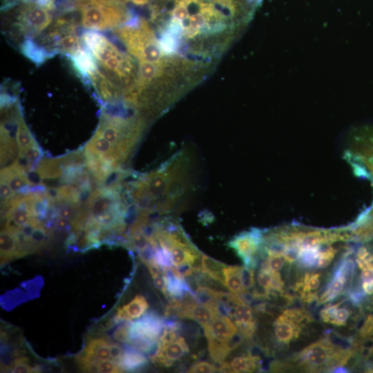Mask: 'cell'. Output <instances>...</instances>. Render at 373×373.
<instances>
[{
    "instance_id": "f1b7e54d",
    "label": "cell",
    "mask_w": 373,
    "mask_h": 373,
    "mask_svg": "<svg viewBox=\"0 0 373 373\" xmlns=\"http://www.w3.org/2000/svg\"><path fill=\"white\" fill-rule=\"evenodd\" d=\"M131 321L122 322L113 332V338L121 343H129L131 341L130 327Z\"/></svg>"
},
{
    "instance_id": "5bb4252c",
    "label": "cell",
    "mask_w": 373,
    "mask_h": 373,
    "mask_svg": "<svg viewBox=\"0 0 373 373\" xmlns=\"http://www.w3.org/2000/svg\"><path fill=\"white\" fill-rule=\"evenodd\" d=\"M261 359L251 353L238 356L231 362H223L218 367L220 372H254L260 370Z\"/></svg>"
},
{
    "instance_id": "30bf717a",
    "label": "cell",
    "mask_w": 373,
    "mask_h": 373,
    "mask_svg": "<svg viewBox=\"0 0 373 373\" xmlns=\"http://www.w3.org/2000/svg\"><path fill=\"white\" fill-rule=\"evenodd\" d=\"M76 360L83 371L95 372L99 361L111 360L110 343L103 338L89 339Z\"/></svg>"
},
{
    "instance_id": "7402d4cb",
    "label": "cell",
    "mask_w": 373,
    "mask_h": 373,
    "mask_svg": "<svg viewBox=\"0 0 373 373\" xmlns=\"http://www.w3.org/2000/svg\"><path fill=\"white\" fill-rule=\"evenodd\" d=\"M37 175L41 179L51 180L62 178L64 174L63 159H45L40 161Z\"/></svg>"
},
{
    "instance_id": "ba28073f",
    "label": "cell",
    "mask_w": 373,
    "mask_h": 373,
    "mask_svg": "<svg viewBox=\"0 0 373 373\" xmlns=\"http://www.w3.org/2000/svg\"><path fill=\"white\" fill-rule=\"evenodd\" d=\"M229 305L232 306L231 318L245 339H251L256 330L254 310L240 296L231 292Z\"/></svg>"
},
{
    "instance_id": "2e32d148",
    "label": "cell",
    "mask_w": 373,
    "mask_h": 373,
    "mask_svg": "<svg viewBox=\"0 0 373 373\" xmlns=\"http://www.w3.org/2000/svg\"><path fill=\"white\" fill-rule=\"evenodd\" d=\"M1 179L8 183L15 194L18 192H24L25 188L31 185L26 171L15 163L1 169Z\"/></svg>"
},
{
    "instance_id": "e0dca14e",
    "label": "cell",
    "mask_w": 373,
    "mask_h": 373,
    "mask_svg": "<svg viewBox=\"0 0 373 373\" xmlns=\"http://www.w3.org/2000/svg\"><path fill=\"white\" fill-rule=\"evenodd\" d=\"M345 300L335 304L326 305L320 312V318L326 323L335 326H345L352 311L344 304Z\"/></svg>"
},
{
    "instance_id": "d590c367",
    "label": "cell",
    "mask_w": 373,
    "mask_h": 373,
    "mask_svg": "<svg viewBox=\"0 0 373 373\" xmlns=\"http://www.w3.org/2000/svg\"><path fill=\"white\" fill-rule=\"evenodd\" d=\"M161 46L163 50L166 52L173 50L175 41L173 38L169 36L164 37L161 42Z\"/></svg>"
},
{
    "instance_id": "9a60e30c",
    "label": "cell",
    "mask_w": 373,
    "mask_h": 373,
    "mask_svg": "<svg viewBox=\"0 0 373 373\" xmlns=\"http://www.w3.org/2000/svg\"><path fill=\"white\" fill-rule=\"evenodd\" d=\"M352 283L336 267L325 291L317 299V304L321 305L333 300L344 291H349Z\"/></svg>"
},
{
    "instance_id": "d6986e66",
    "label": "cell",
    "mask_w": 373,
    "mask_h": 373,
    "mask_svg": "<svg viewBox=\"0 0 373 373\" xmlns=\"http://www.w3.org/2000/svg\"><path fill=\"white\" fill-rule=\"evenodd\" d=\"M242 269L243 267L226 265L223 270L224 286L240 297L249 293L244 286Z\"/></svg>"
},
{
    "instance_id": "cb8c5ba5",
    "label": "cell",
    "mask_w": 373,
    "mask_h": 373,
    "mask_svg": "<svg viewBox=\"0 0 373 373\" xmlns=\"http://www.w3.org/2000/svg\"><path fill=\"white\" fill-rule=\"evenodd\" d=\"M227 265L214 260L204 254L202 256V271L213 279L224 286L223 270Z\"/></svg>"
},
{
    "instance_id": "5b68a950",
    "label": "cell",
    "mask_w": 373,
    "mask_h": 373,
    "mask_svg": "<svg viewBox=\"0 0 373 373\" xmlns=\"http://www.w3.org/2000/svg\"><path fill=\"white\" fill-rule=\"evenodd\" d=\"M312 321L305 309H287L276 318L274 323V334L278 343L289 345L297 339L303 328Z\"/></svg>"
},
{
    "instance_id": "3957f363",
    "label": "cell",
    "mask_w": 373,
    "mask_h": 373,
    "mask_svg": "<svg viewBox=\"0 0 373 373\" xmlns=\"http://www.w3.org/2000/svg\"><path fill=\"white\" fill-rule=\"evenodd\" d=\"M203 328L209 355L219 364L245 339L228 316L218 314Z\"/></svg>"
},
{
    "instance_id": "277c9868",
    "label": "cell",
    "mask_w": 373,
    "mask_h": 373,
    "mask_svg": "<svg viewBox=\"0 0 373 373\" xmlns=\"http://www.w3.org/2000/svg\"><path fill=\"white\" fill-rule=\"evenodd\" d=\"M75 7L82 12L84 26L93 30L113 27L124 15L117 3L104 4L98 0H75Z\"/></svg>"
},
{
    "instance_id": "d6a6232c",
    "label": "cell",
    "mask_w": 373,
    "mask_h": 373,
    "mask_svg": "<svg viewBox=\"0 0 373 373\" xmlns=\"http://www.w3.org/2000/svg\"><path fill=\"white\" fill-rule=\"evenodd\" d=\"M124 350L117 343H110L111 360L119 364Z\"/></svg>"
},
{
    "instance_id": "7c38bea8",
    "label": "cell",
    "mask_w": 373,
    "mask_h": 373,
    "mask_svg": "<svg viewBox=\"0 0 373 373\" xmlns=\"http://www.w3.org/2000/svg\"><path fill=\"white\" fill-rule=\"evenodd\" d=\"M52 17L48 10L35 3L25 7L21 15V25L25 30L38 33L51 22Z\"/></svg>"
},
{
    "instance_id": "e575fe53",
    "label": "cell",
    "mask_w": 373,
    "mask_h": 373,
    "mask_svg": "<svg viewBox=\"0 0 373 373\" xmlns=\"http://www.w3.org/2000/svg\"><path fill=\"white\" fill-rule=\"evenodd\" d=\"M173 16L175 17V19L179 21H183L188 18L189 11L186 6H185L182 3L179 4L173 10Z\"/></svg>"
},
{
    "instance_id": "d4e9b609",
    "label": "cell",
    "mask_w": 373,
    "mask_h": 373,
    "mask_svg": "<svg viewBox=\"0 0 373 373\" xmlns=\"http://www.w3.org/2000/svg\"><path fill=\"white\" fill-rule=\"evenodd\" d=\"M23 54L36 64H41L47 57L46 52L31 40H26L22 47Z\"/></svg>"
},
{
    "instance_id": "6da1fadb",
    "label": "cell",
    "mask_w": 373,
    "mask_h": 373,
    "mask_svg": "<svg viewBox=\"0 0 373 373\" xmlns=\"http://www.w3.org/2000/svg\"><path fill=\"white\" fill-rule=\"evenodd\" d=\"M181 155L175 156L160 169L135 180L127 190L129 202L135 205L137 212L148 214L153 211H170L184 192L185 182Z\"/></svg>"
},
{
    "instance_id": "ac0fdd59",
    "label": "cell",
    "mask_w": 373,
    "mask_h": 373,
    "mask_svg": "<svg viewBox=\"0 0 373 373\" xmlns=\"http://www.w3.org/2000/svg\"><path fill=\"white\" fill-rule=\"evenodd\" d=\"M148 307L146 298L142 295H137L130 303L117 309L113 320L117 324L138 318L145 313Z\"/></svg>"
},
{
    "instance_id": "44dd1931",
    "label": "cell",
    "mask_w": 373,
    "mask_h": 373,
    "mask_svg": "<svg viewBox=\"0 0 373 373\" xmlns=\"http://www.w3.org/2000/svg\"><path fill=\"white\" fill-rule=\"evenodd\" d=\"M16 141L19 148V159L17 161H21L25 157L26 152L37 142L32 133L26 125L23 118L19 115L17 116V129L15 133Z\"/></svg>"
},
{
    "instance_id": "9c48e42d",
    "label": "cell",
    "mask_w": 373,
    "mask_h": 373,
    "mask_svg": "<svg viewBox=\"0 0 373 373\" xmlns=\"http://www.w3.org/2000/svg\"><path fill=\"white\" fill-rule=\"evenodd\" d=\"M165 321L154 312H149L139 319L132 321L131 340L141 338L157 343L164 327ZM129 344V343H128Z\"/></svg>"
},
{
    "instance_id": "52a82bcc",
    "label": "cell",
    "mask_w": 373,
    "mask_h": 373,
    "mask_svg": "<svg viewBox=\"0 0 373 373\" xmlns=\"http://www.w3.org/2000/svg\"><path fill=\"white\" fill-rule=\"evenodd\" d=\"M262 230L252 228L234 236L229 246L242 260L245 267L254 269L259 260Z\"/></svg>"
},
{
    "instance_id": "f546056e",
    "label": "cell",
    "mask_w": 373,
    "mask_h": 373,
    "mask_svg": "<svg viewBox=\"0 0 373 373\" xmlns=\"http://www.w3.org/2000/svg\"><path fill=\"white\" fill-rule=\"evenodd\" d=\"M95 372L100 373H118L124 372L120 365L112 361H100L95 367Z\"/></svg>"
},
{
    "instance_id": "603a6c76",
    "label": "cell",
    "mask_w": 373,
    "mask_h": 373,
    "mask_svg": "<svg viewBox=\"0 0 373 373\" xmlns=\"http://www.w3.org/2000/svg\"><path fill=\"white\" fill-rule=\"evenodd\" d=\"M91 52L83 50L82 48L71 55V59L75 68L81 75H94L97 72L95 58Z\"/></svg>"
},
{
    "instance_id": "1f68e13d",
    "label": "cell",
    "mask_w": 373,
    "mask_h": 373,
    "mask_svg": "<svg viewBox=\"0 0 373 373\" xmlns=\"http://www.w3.org/2000/svg\"><path fill=\"white\" fill-rule=\"evenodd\" d=\"M140 75L142 80H151L156 75V66L152 62L142 61L140 64Z\"/></svg>"
},
{
    "instance_id": "4316f807",
    "label": "cell",
    "mask_w": 373,
    "mask_h": 373,
    "mask_svg": "<svg viewBox=\"0 0 373 373\" xmlns=\"http://www.w3.org/2000/svg\"><path fill=\"white\" fill-rule=\"evenodd\" d=\"M38 369L30 365L27 356H19L15 358L11 365L10 372L14 373L37 372Z\"/></svg>"
},
{
    "instance_id": "4fadbf2b",
    "label": "cell",
    "mask_w": 373,
    "mask_h": 373,
    "mask_svg": "<svg viewBox=\"0 0 373 373\" xmlns=\"http://www.w3.org/2000/svg\"><path fill=\"white\" fill-rule=\"evenodd\" d=\"M1 265L23 257L16 228L4 224L0 235Z\"/></svg>"
},
{
    "instance_id": "4dcf8cb0",
    "label": "cell",
    "mask_w": 373,
    "mask_h": 373,
    "mask_svg": "<svg viewBox=\"0 0 373 373\" xmlns=\"http://www.w3.org/2000/svg\"><path fill=\"white\" fill-rule=\"evenodd\" d=\"M217 371H218V367L214 364L207 361H200L191 365L186 372L191 373H211Z\"/></svg>"
},
{
    "instance_id": "484cf974",
    "label": "cell",
    "mask_w": 373,
    "mask_h": 373,
    "mask_svg": "<svg viewBox=\"0 0 373 373\" xmlns=\"http://www.w3.org/2000/svg\"><path fill=\"white\" fill-rule=\"evenodd\" d=\"M58 47L71 55L81 48L79 38L75 34L66 35L58 41Z\"/></svg>"
},
{
    "instance_id": "7a4b0ae2",
    "label": "cell",
    "mask_w": 373,
    "mask_h": 373,
    "mask_svg": "<svg viewBox=\"0 0 373 373\" xmlns=\"http://www.w3.org/2000/svg\"><path fill=\"white\" fill-rule=\"evenodd\" d=\"M353 349L344 347L328 336L316 341L286 361H275L276 372L301 370L307 372H332L344 367L354 358Z\"/></svg>"
},
{
    "instance_id": "ffe728a7",
    "label": "cell",
    "mask_w": 373,
    "mask_h": 373,
    "mask_svg": "<svg viewBox=\"0 0 373 373\" xmlns=\"http://www.w3.org/2000/svg\"><path fill=\"white\" fill-rule=\"evenodd\" d=\"M119 365L124 371L136 372L146 367L148 359L142 352L132 347H128L124 349Z\"/></svg>"
},
{
    "instance_id": "74e56055",
    "label": "cell",
    "mask_w": 373,
    "mask_h": 373,
    "mask_svg": "<svg viewBox=\"0 0 373 373\" xmlns=\"http://www.w3.org/2000/svg\"><path fill=\"white\" fill-rule=\"evenodd\" d=\"M137 5H143L147 3L148 0H132Z\"/></svg>"
},
{
    "instance_id": "836d02e7",
    "label": "cell",
    "mask_w": 373,
    "mask_h": 373,
    "mask_svg": "<svg viewBox=\"0 0 373 373\" xmlns=\"http://www.w3.org/2000/svg\"><path fill=\"white\" fill-rule=\"evenodd\" d=\"M206 23V18L202 14H194L189 17L190 26L195 29L202 28Z\"/></svg>"
},
{
    "instance_id": "8992f818",
    "label": "cell",
    "mask_w": 373,
    "mask_h": 373,
    "mask_svg": "<svg viewBox=\"0 0 373 373\" xmlns=\"http://www.w3.org/2000/svg\"><path fill=\"white\" fill-rule=\"evenodd\" d=\"M352 155L358 172L368 177L373 184V126L361 127L353 133ZM373 216V207L370 209Z\"/></svg>"
},
{
    "instance_id": "8fae6325",
    "label": "cell",
    "mask_w": 373,
    "mask_h": 373,
    "mask_svg": "<svg viewBox=\"0 0 373 373\" xmlns=\"http://www.w3.org/2000/svg\"><path fill=\"white\" fill-rule=\"evenodd\" d=\"M189 352L188 344L182 336L167 343L158 342L151 359L155 364L164 367L172 366Z\"/></svg>"
},
{
    "instance_id": "8d00e7d4",
    "label": "cell",
    "mask_w": 373,
    "mask_h": 373,
    "mask_svg": "<svg viewBox=\"0 0 373 373\" xmlns=\"http://www.w3.org/2000/svg\"><path fill=\"white\" fill-rule=\"evenodd\" d=\"M362 290L368 295L373 294V280L369 282L362 283Z\"/></svg>"
},
{
    "instance_id": "83f0119b",
    "label": "cell",
    "mask_w": 373,
    "mask_h": 373,
    "mask_svg": "<svg viewBox=\"0 0 373 373\" xmlns=\"http://www.w3.org/2000/svg\"><path fill=\"white\" fill-rule=\"evenodd\" d=\"M336 252L337 249L331 246V244L325 245L320 253L317 262V267L319 268L327 267L334 259Z\"/></svg>"
}]
</instances>
